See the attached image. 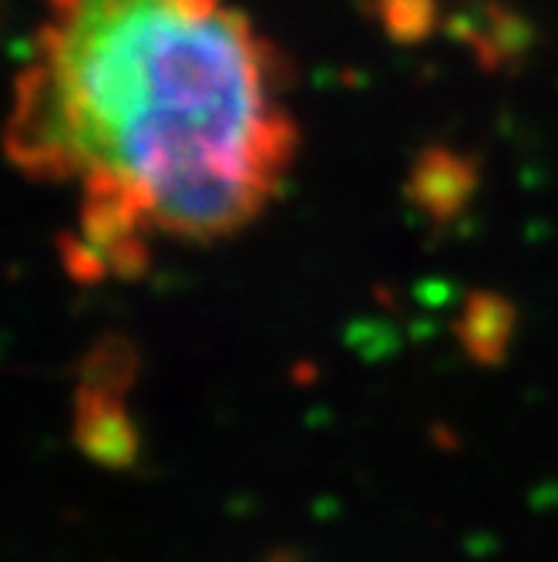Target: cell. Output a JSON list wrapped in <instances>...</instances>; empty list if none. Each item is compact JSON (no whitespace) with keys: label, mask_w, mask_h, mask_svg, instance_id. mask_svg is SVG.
I'll list each match as a JSON object with an SVG mask.
<instances>
[{"label":"cell","mask_w":558,"mask_h":562,"mask_svg":"<svg viewBox=\"0 0 558 562\" xmlns=\"http://www.w3.org/2000/svg\"><path fill=\"white\" fill-rule=\"evenodd\" d=\"M276 68L219 0H50L8 151L34 179H81L138 239H219L260 216L293 162Z\"/></svg>","instance_id":"6da1fadb"},{"label":"cell","mask_w":558,"mask_h":562,"mask_svg":"<svg viewBox=\"0 0 558 562\" xmlns=\"http://www.w3.org/2000/svg\"><path fill=\"white\" fill-rule=\"evenodd\" d=\"M475 189V166L454 151L434 145L414 166L411 195L434 216H451Z\"/></svg>","instance_id":"7a4b0ae2"},{"label":"cell","mask_w":558,"mask_h":562,"mask_svg":"<svg viewBox=\"0 0 558 562\" xmlns=\"http://www.w3.org/2000/svg\"><path fill=\"white\" fill-rule=\"evenodd\" d=\"M377 18L390 41L421 44L437 27V0H377Z\"/></svg>","instance_id":"3957f363"},{"label":"cell","mask_w":558,"mask_h":562,"mask_svg":"<svg viewBox=\"0 0 558 562\" xmlns=\"http://www.w3.org/2000/svg\"><path fill=\"white\" fill-rule=\"evenodd\" d=\"M485 34L498 47V55H501L504 65L525 58L528 50H532V44H535L532 24L522 14L501 8V4H488V11H485Z\"/></svg>","instance_id":"277c9868"}]
</instances>
